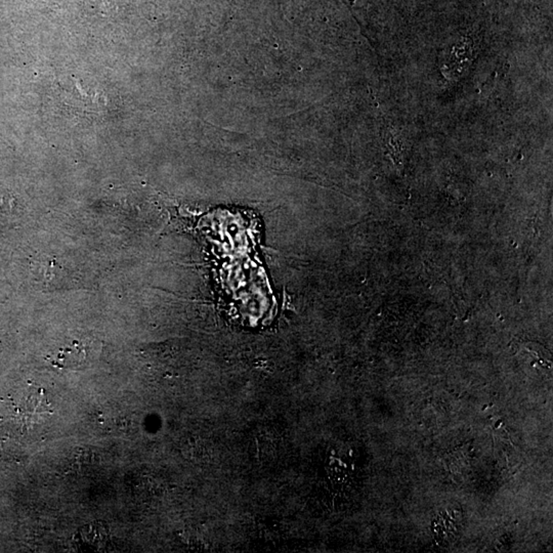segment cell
<instances>
[{
  "mask_svg": "<svg viewBox=\"0 0 553 553\" xmlns=\"http://www.w3.org/2000/svg\"><path fill=\"white\" fill-rule=\"evenodd\" d=\"M110 532L101 521L88 523L75 534L74 541L81 552H102L109 544Z\"/></svg>",
  "mask_w": 553,
  "mask_h": 553,
  "instance_id": "1",
  "label": "cell"
},
{
  "mask_svg": "<svg viewBox=\"0 0 553 553\" xmlns=\"http://www.w3.org/2000/svg\"><path fill=\"white\" fill-rule=\"evenodd\" d=\"M86 356V350L74 343L65 350H61L58 360L62 367L77 366L84 362Z\"/></svg>",
  "mask_w": 553,
  "mask_h": 553,
  "instance_id": "2",
  "label": "cell"
}]
</instances>
